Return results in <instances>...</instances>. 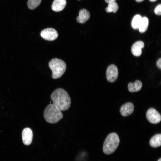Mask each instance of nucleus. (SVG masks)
<instances>
[{
  "instance_id": "f257e3e1",
  "label": "nucleus",
  "mask_w": 161,
  "mask_h": 161,
  "mask_svg": "<svg viewBox=\"0 0 161 161\" xmlns=\"http://www.w3.org/2000/svg\"><path fill=\"white\" fill-rule=\"evenodd\" d=\"M53 104L61 111L67 110L70 107L71 99L68 93L64 89L58 88L51 95Z\"/></svg>"
},
{
  "instance_id": "f03ea898",
  "label": "nucleus",
  "mask_w": 161,
  "mask_h": 161,
  "mask_svg": "<svg viewBox=\"0 0 161 161\" xmlns=\"http://www.w3.org/2000/svg\"><path fill=\"white\" fill-rule=\"evenodd\" d=\"M44 116L47 122L51 123H55L63 118V115L61 111L53 104H50L45 108Z\"/></svg>"
},
{
  "instance_id": "7ed1b4c3",
  "label": "nucleus",
  "mask_w": 161,
  "mask_h": 161,
  "mask_svg": "<svg viewBox=\"0 0 161 161\" xmlns=\"http://www.w3.org/2000/svg\"><path fill=\"white\" fill-rule=\"evenodd\" d=\"M120 141L119 136L116 133L113 132L109 134L103 143V152L107 155L113 153L118 147Z\"/></svg>"
},
{
  "instance_id": "20e7f679",
  "label": "nucleus",
  "mask_w": 161,
  "mask_h": 161,
  "mask_svg": "<svg viewBox=\"0 0 161 161\" xmlns=\"http://www.w3.org/2000/svg\"><path fill=\"white\" fill-rule=\"evenodd\" d=\"M49 66L52 72V77L54 79L60 78L65 72L66 65L63 61L55 58L49 62Z\"/></svg>"
},
{
  "instance_id": "39448f33",
  "label": "nucleus",
  "mask_w": 161,
  "mask_h": 161,
  "mask_svg": "<svg viewBox=\"0 0 161 161\" xmlns=\"http://www.w3.org/2000/svg\"><path fill=\"white\" fill-rule=\"evenodd\" d=\"M118 72L117 67L114 64L110 65L108 67L106 72V77L109 82L113 83L117 79Z\"/></svg>"
},
{
  "instance_id": "423d86ee",
  "label": "nucleus",
  "mask_w": 161,
  "mask_h": 161,
  "mask_svg": "<svg viewBox=\"0 0 161 161\" xmlns=\"http://www.w3.org/2000/svg\"><path fill=\"white\" fill-rule=\"evenodd\" d=\"M40 34L43 38L49 41L55 40L58 36L57 31L55 29L51 28L44 29L41 31Z\"/></svg>"
},
{
  "instance_id": "0eeeda50",
  "label": "nucleus",
  "mask_w": 161,
  "mask_h": 161,
  "mask_svg": "<svg viewBox=\"0 0 161 161\" xmlns=\"http://www.w3.org/2000/svg\"><path fill=\"white\" fill-rule=\"evenodd\" d=\"M146 116L148 120L153 124L158 123L161 120V116L160 113L153 108L148 109L146 114Z\"/></svg>"
},
{
  "instance_id": "6e6552de",
  "label": "nucleus",
  "mask_w": 161,
  "mask_h": 161,
  "mask_svg": "<svg viewBox=\"0 0 161 161\" xmlns=\"http://www.w3.org/2000/svg\"><path fill=\"white\" fill-rule=\"evenodd\" d=\"M22 139L23 143L26 145L31 144L32 140V132L31 129L28 128L24 129L22 132Z\"/></svg>"
},
{
  "instance_id": "1a4fd4ad",
  "label": "nucleus",
  "mask_w": 161,
  "mask_h": 161,
  "mask_svg": "<svg viewBox=\"0 0 161 161\" xmlns=\"http://www.w3.org/2000/svg\"><path fill=\"white\" fill-rule=\"evenodd\" d=\"M134 107L132 103L131 102L127 103L121 107L120 112L121 115L126 117L131 114L133 112Z\"/></svg>"
},
{
  "instance_id": "9d476101",
  "label": "nucleus",
  "mask_w": 161,
  "mask_h": 161,
  "mask_svg": "<svg viewBox=\"0 0 161 161\" xmlns=\"http://www.w3.org/2000/svg\"><path fill=\"white\" fill-rule=\"evenodd\" d=\"M144 47V44L143 41H136L132 46L131 52L132 54L135 56H140L142 53V49Z\"/></svg>"
},
{
  "instance_id": "9b49d317",
  "label": "nucleus",
  "mask_w": 161,
  "mask_h": 161,
  "mask_svg": "<svg viewBox=\"0 0 161 161\" xmlns=\"http://www.w3.org/2000/svg\"><path fill=\"white\" fill-rule=\"evenodd\" d=\"M90 17L89 12L86 10L83 9L79 11V15L77 18V21L79 23L83 24L88 20Z\"/></svg>"
},
{
  "instance_id": "f8f14e48",
  "label": "nucleus",
  "mask_w": 161,
  "mask_h": 161,
  "mask_svg": "<svg viewBox=\"0 0 161 161\" xmlns=\"http://www.w3.org/2000/svg\"><path fill=\"white\" fill-rule=\"evenodd\" d=\"M66 3V0H54L52 5V9L55 12L61 11L65 8Z\"/></svg>"
},
{
  "instance_id": "ddd939ff",
  "label": "nucleus",
  "mask_w": 161,
  "mask_h": 161,
  "mask_svg": "<svg viewBox=\"0 0 161 161\" xmlns=\"http://www.w3.org/2000/svg\"><path fill=\"white\" fill-rule=\"evenodd\" d=\"M142 86V82L139 80H137L134 83H129L128 84V89L130 92H137L141 90Z\"/></svg>"
},
{
  "instance_id": "4468645a",
  "label": "nucleus",
  "mask_w": 161,
  "mask_h": 161,
  "mask_svg": "<svg viewBox=\"0 0 161 161\" xmlns=\"http://www.w3.org/2000/svg\"><path fill=\"white\" fill-rule=\"evenodd\" d=\"M161 134H157L153 136L150 139L149 144L151 146L154 148L159 147L161 145Z\"/></svg>"
},
{
  "instance_id": "2eb2a0df",
  "label": "nucleus",
  "mask_w": 161,
  "mask_h": 161,
  "mask_svg": "<svg viewBox=\"0 0 161 161\" xmlns=\"http://www.w3.org/2000/svg\"><path fill=\"white\" fill-rule=\"evenodd\" d=\"M148 25V20L146 17L142 18V19L139 27V30L140 32H145L147 29Z\"/></svg>"
},
{
  "instance_id": "dca6fc26",
  "label": "nucleus",
  "mask_w": 161,
  "mask_h": 161,
  "mask_svg": "<svg viewBox=\"0 0 161 161\" xmlns=\"http://www.w3.org/2000/svg\"><path fill=\"white\" fill-rule=\"evenodd\" d=\"M142 18L139 15H135L133 18L131 25L132 27L134 29H138L141 22Z\"/></svg>"
},
{
  "instance_id": "f3484780",
  "label": "nucleus",
  "mask_w": 161,
  "mask_h": 161,
  "mask_svg": "<svg viewBox=\"0 0 161 161\" xmlns=\"http://www.w3.org/2000/svg\"><path fill=\"white\" fill-rule=\"evenodd\" d=\"M118 9V6L115 1L109 3L108 7L106 9V11L107 13L113 12L115 13Z\"/></svg>"
},
{
  "instance_id": "a211bd4d",
  "label": "nucleus",
  "mask_w": 161,
  "mask_h": 161,
  "mask_svg": "<svg viewBox=\"0 0 161 161\" xmlns=\"http://www.w3.org/2000/svg\"><path fill=\"white\" fill-rule=\"evenodd\" d=\"M41 0H28L27 4L29 9L33 10L37 7L41 2Z\"/></svg>"
},
{
  "instance_id": "6ab92c4d",
  "label": "nucleus",
  "mask_w": 161,
  "mask_h": 161,
  "mask_svg": "<svg viewBox=\"0 0 161 161\" xmlns=\"http://www.w3.org/2000/svg\"><path fill=\"white\" fill-rule=\"evenodd\" d=\"M161 4H158L155 8L154 10L155 13L157 15H160L161 14Z\"/></svg>"
},
{
  "instance_id": "aec40b11",
  "label": "nucleus",
  "mask_w": 161,
  "mask_h": 161,
  "mask_svg": "<svg viewBox=\"0 0 161 161\" xmlns=\"http://www.w3.org/2000/svg\"><path fill=\"white\" fill-rule=\"evenodd\" d=\"M161 58H160L157 61V67L160 69L161 68Z\"/></svg>"
},
{
  "instance_id": "412c9836",
  "label": "nucleus",
  "mask_w": 161,
  "mask_h": 161,
  "mask_svg": "<svg viewBox=\"0 0 161 161\" xmlns=\"http://www.w3.org/2000/svg\"><path fill=\"white\" fill-rule=\"evenodd\" d=\"M115 0H105V2L108 3L114 1Z\"/></svg>"
},
{
  "instance_id": "4be33fe9",
  "label": "nucleus",
  "mask_w": 161,
  "mask_h": 161,
  "mask_svg": "<svg viewBox=\"0 0 161 161\" xmlns=\"http://www.w3.org/2000/svg\"><path fill=\"white\" fill-rule=\"evenodd\" d=\"M135 0L137 2H141V1H143L144 0Z\"/></svg>"
},
{
  "instance_id": "5701e85b",
  "label": "nucleus",
  "mask_w": 161,
  "mask_h": 161,
  "mask_svg": "<svg viewBox=\"0 0 161 161\" xmlns=\"http://www.w3.org/2000/svg\"><path fill=\"white\" fill-rule=\"evenodd\" d=\"M150 1H152V2H154L156 1L157 0H149Z\"/></svg>"
},
{
  "instance_id": "b1692460",
  "label": "nucleus",
  "mask_w": 161,
  "mask_h": 161,
  "mask_svg": "<svg viewBox=\"0 0 161 161\" xmlns=\"http://www.w3.org/2000/svg\"><path fill=\"white\" fill-rule=\"evenodd\" d=\"M157 161H161V158H160Z\"/></svg>"
},
{
  "instance_id": "393cba45",
  "label": "nucleus",
  "mask_w": 161,
  "mask_h": 161,
  "mask_svg": "<svg viewBox=\"0 0 161 161\" xmlns=\"http://www.w3.org/2000/svg\"></svg>"
}]
</instances>
